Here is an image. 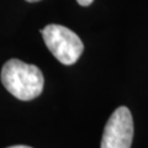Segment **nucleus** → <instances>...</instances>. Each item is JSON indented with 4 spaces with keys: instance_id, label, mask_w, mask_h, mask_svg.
<instances>
[{
    "instance_id": "1",
    "label": "nucleus",
    "mask_w": 148,
    "mask_h": 148,
    "mask_svg": "<svg viewBox=\"0 0 148 148\" xmlns=\"http://www.w3.org/2000/svg\"><path fill=\"white\" fill-rule=\"evenodd\" d=\"M1 83L16 99L29 101L41 95L45 79L38 67L18 59H9L1 68Z\"/></svg>"
},
{
    "instance_id": "2",
    "label": "nucleus",
    "mask_w": 148,
    "mask_h": 148,
    "mask_svg": "<svg viewBox=\"0 0 148 148\" xmlns=\"http://www.w3.org/2000/svg\"><path fill=\"white\" fill-rule=\"evenodd\" d=\"M41 34L45 43L56 58L62 64L72 66L84 51V45L75 32L62 25H47Z\"/></svg>"
},
{
    "instance_id": "3",
    "label": "nucleus",
    "mask_w": 148,
    "mask_h": 148,
    "mask_svg": "<svg viewBox=\"0 0 148 148\" xmlns=\"http://www.w3.org/2000/svg\"><path fill=\"white\" fill-rule=\"evenodd\" d=\"M133 138V120L126 106H120L105 125L100 148H131Z\"/></svg>"
},
{
    "instance_id": "4",
    "label": "nucleus",
    "mask_w": 148,
    "mask_h": 148,
    "mask_svg": "<svg viewBox=\"0 0 148 148\" xmlns=\"http://www.w3.org/2000/svg\"><path fill=\"white\" fill-rule=\"evenodd\" d=\"M78 1V4H79V5H82V6H89L90 4L94 1V0H77Z\"/></svg>"
},
{
    "instance_id": "5",
    "label": "nucleus",
    "mask_w": 148,
    "mask_h": 148,
    "mask_svg": "<svg viewBox=\"0 0 148 148\" xmlns=\"http://www.w3.org/2000/svg\"><path fill=\"white\" fill-rule=\"evenodd\" d=\"M8 148H32L29 146H11V147H8Z\"/></svg>"
},
{
    "instance_id": "6",
    "label": "nucleus",
    "mask_w": 148,
    "mask_h": 148,
    "mask_svg": "<svg viewBox=\"0 0 148 148\" xmlns=\"http://www.w3.org/2000/svg\"><path fill=\"white\" fill-rule=\"evenodd\" d=\"M26 1H29V3H36V1H40V0H26Z\"/></svg>"
}]
</instances>
